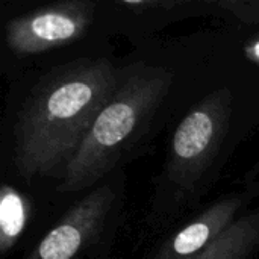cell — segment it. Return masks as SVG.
I'll use <instances>...</instances> for the list:
<instances>
[{"mask_svg":"<svg viewBox=\"0 0 259 259\" xmlns=\"http://www.w3.org/2000/svg\"><path fill=\"white\" fill-rule=\"evenodd\" d=\"M121 73L103 58L50 70L29 93L14 126V162L23 178H64Z\"/></svg>","mask_w":259,"mask_h":259,"instance_id":"cell-1","label":"cell"},{"mask_svg":"<svg viewBox=\"0 0 259 259\" xmlns=\"http://www.w3.org/2000/svg\"><path fill=\"white\" fill-rule=\"evenodd\" d=\"M170 87L171 71L165 68L149 65L126 68L56 190L61 194L77 193L106 176L146 131Z\"/></svg>","mask_w":259,"mask_h":259,"instance_id":"cell-2","label":"cell"},{"mask_svg":"<svg viewBox=\"0 0 259 259\" xmlns=\"http://www.w3.org/2000/svg\"><path fill=\"white\" fill-rule=\"evenodd\" d=\"M232 94L217 90L200 100L178 124L168 155L167 178L179 188H193L211 167L229 126Z\"/></svg>","mask_w":259,"mask_h":259,"instance_id":"cell-3","label":"cell"},{"mask_svg":"<svg viewBox=\"0 0 259 259\" xmlns=\"http://www.w3.org/2000/svg\"><path fill=\"white\" fill-rule=\"evenodd\" d=\"M96 5L68 0L18 15L6 24V44L15 55H38L80 39L90 29Z\"/></svg>","mask_w":259,"mask_h":259,"instance_id":"cell-4","label":"cell"},{"mask_svg":"<svg viewBox=\"0 0 259 259\" xmlns=\"http://www.w3.org/2000/svg\"><path fill=\"white\" fill-rule=\"evenodd\" d=\"M115 203V191L106 184L76 202L46 234L26 259H77L102 235Z\"/></svg>","mask_w":259,"mask_h":259,"instance_id":"cell-5","label":"cell"},{"mask_svg":"<svg viewBox=\"0 0 259 259\" xmlns=\"http://www.w3.org/2000/svg\"><path fill=\"white\" fill-rule=\"evenodd\" d=\"M241 197H228L217 202L175 234L158 252L155 259H193L217 241L238 219Z\"/></svg>","mask_w":259,"mask_h":259,"instance_id":"cell-6","label":"cell"},{"mask_svg":"<svg viewBox=\"0 0 259 259\" xmlns=\"http://www.w3.org/2000/svg\"><path fill=\"white\" fill-rule=\"evenodd\" d=\"M259 252V211L240 217L217 241L193 259H252Z\"/></svg>","mask_w":259,"mask_h":259,"instance_id":"cell-7","label":"cell"},{"mask_svg":"<svg viewBox=\"0 0 259 259\" xmlns=\"http://www.w3.org/2000/svg\"><path fill=\"white\" fill-rule=\"evenodd\" d=\"M30 215V203L17 188L5 184L0 191V253L6 256L23 235Z\"/></svg>","mask_w":259,"mask_h":259,"instance_id":"cell-8","label":"cell"},{"mask_svg":"<svg viewBox=\"0 0 259 259\" xmlns=\"http://www.w3.org/2000/svg\"><path fill=\"white\" fill-rule=\"evenodd\" d=\"M222 6L231 11L235 17L247 24H259V2H241V0H228L222 2Z\"/></svg>","mask_w":259,"mask_h":259,"instance_id":"cell-9","label":"cell"},{"mask_svg":"<svg viewBox=\"0 0 259 259\" xmlns=\"http://www.w3.org/2000/svg\"><path fill=\"white\" fill-rule=\"evenodd\" d=\"M243 50H244L246 58H247L250 62H253V64L259 65V36L258 38H252V39H249V41L244 44Z\"/></svg>","mask_w":259,"mask_h":259,"instance_id":"cell-10","label":"cell"}]
</instances>
